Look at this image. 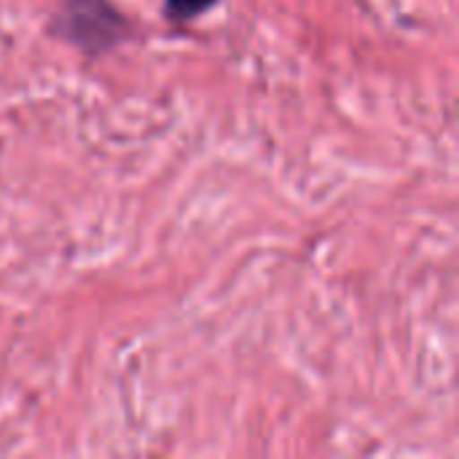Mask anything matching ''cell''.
<instances>
[{
  "mask_svg": "<svg viewBox=\"0 0 459 459\" xmlns=\"http://www.w3.org/2000/svg\"><path fill=\"white\" fill-rule=\"evenodd\" d=\"M48 35L75 46L86 56H100L129 38V24L110 0H59Z\"/></svg>",
  "mask_w": 459,
  "mask_h": 459,
  "instance_id": "cell-1",
  "label": "cell"
},
{
  "mask_svg": "<svg viewBox=\"0 0 459 459\" xmlns=\"http://www.w3.org/2000/svg\"><path fill=\"white\" fill-rule=\"evenodd\" d=\"M218 0H164V13L175 22H188V19L202 16Z\"/></svg>",
  "mask_w": 459,
  "mask_h": 459,
  "instance_id": "cell-2",
  "label": "cell"
}]
</instances>
